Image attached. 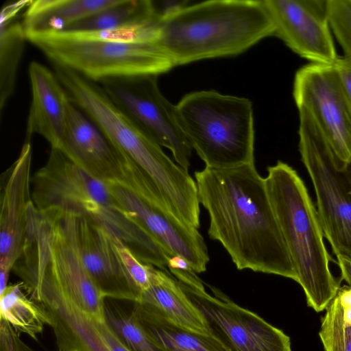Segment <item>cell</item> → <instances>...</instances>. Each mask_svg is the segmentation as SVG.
Returning a JSON list of instances; mask_svg holds the SVG:
<instances>
[{"label":"cell","mask_w":351,"mask_h":351,"mask_svg":"<svg viewBox=\"0 0 351 351\" xmlns=\"http://www.w3.org/2000/svg\"><path fill=\"white\" fill-rule=\"evenodd\" d=\"M199 204L207 210L209 237L218 241L238 269L297 275L263 178L254 162L195 172Z\"/></svg>","instance_id":"obj_1"},{"label":"cell","mask_w":351,"mask_h":351,"mask_svg":"<svg viewBox=\"0 0 351 351\" xmlns=\"http://www.w3.org/2000/svg\"><path fill=\"white\" fill-rule=\"evenodd\" d=\"M274 34L263 0H211L165 9L156 42L175 66L239 55Z\"/></svg>","instance_id":"obj_2"},{"label":"cell","mask_w":351,"mask_h":351,"mask_svg":"<svg viewBox=\"0 0 351 351\" xmlns=\"http://www.w3.org/2000/svg\"><path fill=\"white\" fill-rule=\"evenodd\" d=\"M33 203L41 213L83 215L119 237L143 263L165 269L171 254L123 214L107 183L88 174L62 152L51 148L45 165L31 179Z\"/></svg>","instance_id":"obj_3"},{"label":"cell","mask_w":351,"mask_h":351,"mask_svg":"<svg viewBox=\"0 0 351 351\" xmlns=\"http://www.w3.org/2000/svg\"><path fill=\"white\" fill-rule=\"evenodd\" d=\"M271 206L307 304L326 309L339 286L330 269L324 232L306 185L297 171L278 160L265 178Z\"/></svg>","instance_id":"obj_4"},{"label":"cell","mask_w":351,"mask_h":351,"mask_svg":"<svg viewBox=\"0 0 351 351\" xmlns=\"http://www.w3.org/2000/svg\"><path fill=\"white\" fill-rule=\"evenodd\" d=\"M27 40L53 64L95 82L138 75H156L173 65L158 43L145 40L143 27L103 32L25 33Z\"/></svg>","instance_id":"obj_5"},{"label":"cell","mask_w":351,"mask_h":351,"mask_svg":"<svg viewBox=\"0 0 351 351\" xmlns=\"http://www.w3.org/2000/svg\"><path fill=\"white\" fill-rule=\"evenodd\" d=\"M178 124L206 167L224 169L254 162L251 101L200 90L176 105Z\"/></svg>","instance_id":"obj_6"},{"label":"cell","mask_w":351,"mask_h":351,"mask_svg":"<svg viewBox=\"0 0 351 351\" xmlns=\"http://www.w3.org/2000/svg\"><path fill=\"white\" fill-rule=\"evenodd\" d=\"M53 66L71 101L158 190L167 191L176 184L181 167L113 103L97 82L69 69Z\"/></svg>","instance_id":"obj_7"},{"label":"cell","mask_w":351,"mask_h":351,"mask_svg":"<svg viewBox=\"0 0 351 351\" xmlns=\"http://www.w3.org/2000/svg\"><path fill=\"white\" fill-rule=\"evenodd\" d=\"M299 151L313 183L324 236L336 256H351V182L318 128L299 114Z\"/></svg>","instance_id":"obj_8"},{"label":"cell","mask_w":351,"mask_h":351,"mask_svg":"<svg viewBox=\"0 0 351 351\" xmlns=\"http://www.w3.org/2000/svg\"><path fill=\"white\" fill-rule=\"evenodd\" d=\"M171 273L232 351H292L290 338L282 330L239 306L217 288L209 287L212 294L208 293L195 271Z\"/></svg>","instance_id":"obj_9"},{"label":"cell","mask_w":351,"mask_h":351,"mask_svg":"<svg viewBox=\"0 0 351 351\" xmlns=\"http://www.w3.org/2000/svg\"><path fill=\"white\" fill-rule=\"evenodd\" d=\"M156 75L108 78L98 82L109 98L149 138L169 149L189 171L192 147L181 130L173 105L160 92Z\"/></svg>","instance_id":"obj_10"},{"label":"cell","mask_w":351,"mask_h":351,"mask_svg":"<svg viewBox=\"0 0 351 351\" xmlns=\"http://www.w3.org/2000/svg\"><path fill=\"white\" fill-rule=\"evenodd\" d=\"M293 98L299 114L309 118L329 147L336 167L351 160V108L332 65L311 63L295 73Z\"/></svg>","instance_id":"obj_11"},{"label":"cell","mask_w":351,"mask_h":351,"mask_svg":"<svg viewBox=\"0 0 351 351\" xmlns=\"http://www.w3.org/2000/svg\"><path fill=\"white\" fill-rule=\"evenodd\" d=\"M107 184L128 219L171 254L184 258L195 273L206 270L209 256L202 234L180 219L161 197H143L119 184Z\"/></svg>","instance_id":"obj_12"},{"label":"cell","mask_w":351,"mask_h":351,"mask_svg":"<svg viewBox=\"0 0 351 351\" xmlns=\"http://www.w3.org/2000/svg\"><path fill=\"white\" fill-rule=\"evenodd\" d=\"M44 215L58 221L106 298L138 302L140 293L116 252L108 227L87 215Z\"/></svg>","instance_id":"obj_13"},{"label":"cell","mask_w":351,"mask_h":351,"mask_svg":"<svg viewBox=\"0 0 351 351\" xmlns=\"http://www.w3.org/2000/svg\"><path fill=\"white\" fill-rule=\"evenodd\" d=\"M274 36L314 64L333 65L338 56L331 34L328 0H263Z\"/></svg>","instance_id":"obj_14"},{"label":"cell","mask_w":351,"mask_h":351,"mask_svg":"<svg viewBox=\"0 0 351 351\" xmlns=\"http://www.w3.org/2000/svg\"><path fill=\"white\" fill-rule=\"evenodd\" d=\"M32 149L25 141L17 159L1 176L0 293L8 286L10 273L21 258L27 241Z\"/></svg>","instance_id":"obj_15"},{"label":"cell","mask_w":351,"mask_h":351,"mask_svg":"<svg viewBox=\"0 0 351 351\" xmlns=\"http://www.w3.org/2000/svg\"><path fill=\"white\" fill-rule=\"evenodd\" d=\"M57 149L97 180L125 185L129 159L72 101L64 136Z\"/></svg>","instance_id":"obj_16"},{"label":"cell","mask_w":351,"mask_h":351,"mask_svg":"<svg viewBox=\"0 0 351 351\" xmlns=\"http://www.w3.org/2000/svg\"><path fill=\"white\" fill-rule=\"evenodd\" d=\"M32 102L27 122L26 141L39 134L57 149L66 128L70 97L55 73L32 61L28 69Z\"/></svg>","instance_id":"obj_17"},{"label":"cell","mask_w":351,"mask_h":351,"mask_svg":"<svg viewBox=\"0 0 351 351\" xmlns=\"http://www.w3.org/2000/svg\"><path fill=\"white\" fill-rule=\"evenodd\" d=\"M150 275L149 287L136 303L155 311L180 328L203 335L217 336L176 279L153 265Z\"/></svg>","instance_id":"obj_18"},{"label":"cell","mask_w":351,"mask_h":351,"mask_svg":"<svg viewBox=\"0 0 351 351\" xmlns=\"http://www.w3.org/2000/svg\"><path fill=\"white\" fill-rule=\"evenodd\" d=\"M117 0H35L23 14L25 33L64 31L69 25L116 3Z\"/></svg>","instance_id":"obj_19"},{"label":"cell","mask_w":351,"mask_h":351,"mask_svg":"<svg viewBox=\"0 0 351 351\" xmlns=\"http://www.w3.org/2000/svg\"><path fill=\"white\" fill-rule=\"evenodd\" d=\"M133 303L149 336L165 351H232L218 336H206L184 329L155 311Z\"/></svg>","instance_id":"obj_20"},{"label":"cell","mask_w":351,"mask_h":351,"mask_svg":"<svg viewBox=\"0 0 351 351\" xmlns=\"http://www.w3.org/2000/svg\"><path fill=\"white\" fill-rule=\"evenodd\" d=\"M160 13L149 0H117L69 25L64 31L103 32L130 29L158 22Z\"/></svg>","instance_id":"obj_21"},{"label":"cell","mask_w":351,"mask_h":351,"mask_svg":"<svg viewBox=\"0 0 351 351\" xmlns=\"http://www.w3.org/2000/svg\"><path fill=\"white\" fill-rule=\"evenodd\" d=\"M23 288L22 282L8 285L0 293L1 319L8 322L16 333L36 340L46 325L52 327L53 318L46 306L28 297Z\"/></svg>","instance_id":"obj_22"},{"label":"cell","mask_w":351,"mask_h":351,"mask_svg":"<svg viewBox=\"0 0 351 351\" xmlns=\"http://www.w3.org/2000/svg\"><path fill=\"white\" fill-rule=\"evenodd\" d=\"M0 111L14 93L16 74L25 41L22 23L15 20L0 23Z\"/></svg>","instance_id":"obj_23"},{"label":"cell","mask_w":351,"mask_h":351,"mask_svg":"<svg viewBox=\"0 0 351 351\" xmlns=\"http://www.w3.org/2000/svg\"><path fill=\"white\" fill-rule=\"evenodd\" d=\"M105 322L130 351H165L149 336L134 306L129 311L114 300L106 298Z\"/></svg>","instance_id":"obj_24"},{"label":"cell","mask_w":351,"mask_h":351,"mask_svg":"<svg viewBox=\"0 0 351 351\" xmlns=\"http://www.w3.org/2000/svg\"><path fill=\"white\" fill-rule=\"evenodd\" d=\"M319 335L324 351H351V326H346L338 298L326 308L321 321Z\"/></svg>","instance_id":"obj_25"},{"label":"cell","mask_w":351,"mask_h":351,"mask_svg":"<svg viewBox=\"0 0 351 351\" xmlns=\"http://www.w3.org/2000/svg\"><path fill=\"white\" fill-rule=\"evenodd\" d=\"M109 233L116 252L125 270L141 295L150 286L152 265L140 261L129 246L113 231L109 230Z\"/></svg>","instance_id":"obj_26"},{"label":"cell","mask_w":351,"mask_h":351,"mask_svg":"<svg viewBox=\"0 0 351 351\" xmlns=\"http://www.w3.org/2000/svg\"><path fill=\"white\" fill-rule=\"evenodd\" d=\"M327 5L331 31L351 62V0H328Z\"/></svg>","instance_id":"obj_27"},{"label":"cell","mask_w":351,"mask_h":351,"mask_svg":"<svg viewBox=\"0 0 351 351\" xmlns=\"http://www.w3.org/2000/svg\"><path fill=\"white\" fill-rule=\"evenodd\" d=\"M332 66L341 89L351 108V62L345 57H338Z\"/></svg>","instance_id":"obj_28"},{"label":"cell","mask_w":351,"mask_h":351,"mask_svg":"<svg viewBox=\"0 0 351 351\" xmlns=\"http://www.w3.org/2000/svg\"><path fill=\"white\" fill-rule=\"evenodd\" d=\"M0 351H33L19 337L16 332L8 326L0 330Z\"/></svg>","instance_id":"obj_29"},{"label":"cell","mask_w":351,"mask_h":351,"mask_svg":"<svg viewBox=\"0 0 351 351\" xmlns=\"http://www.w3.org/2000/svg\"><path fill=\"white\" fill-rule=\"evenodd\" d=\"M337 296L342 308L343 324L351 326V287L339 288Z\"/></svg>","instance_id":"obj_30"},{"label":"cell","mask_w":351,"mask_h":351,"mask_svg":"<svg viewBox=\"0 0 351 351\" xmlns=\"http://www.w3.org/2000/svg\"><path fill=\"white\" fill-rule=\"evenodd\" d=\"M341 278L351 287V256H337Z\"/></svg>","instance_id":"obj_31"},{"label":"cell","mask_w":351,"mask_h":351,"mask_svg":"<svg viewBox=\"0 0 351 351\" xmlns=\"http://www.w3.org/2000/svg\"><path fill=\"white\" fill-rule=\"evenodd\" d=\"M167 267L169 270L193 271L189 263L184 258L176 255L169 259Z\"/></svg>","instance_id":"obj_32"},{"label":"cell","mask_w":351,"mask_h":351,"mask_svg":"<svg viewBox=\"0 0 351 351\" xmlns=\"http://www.w3.org/2000/svg\"><path fill=\"white\" fill-rule=\"evenodd\" d=\"M347 176L348 177L350 182H351V160L347 165L346 169H344Z\"/></svg>","instance_id":"obj_33"},{"label":"cell","mask_w":351,"mask_h":351,"mask_svg":"<svg viewBox=\"0 0 351 351\" xmlns=\"http://www.w3.org/2000/svg\"><path fill=\"white\" fill-rule=\"evenodd\" d=\"M69 351H82V350H69Z\"/></svg>","instance_id":"obj_34"}]
</instances>
